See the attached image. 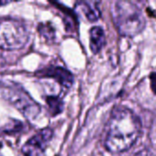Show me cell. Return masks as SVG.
I'll list each match as a JSON object with an SVG mask.
<instances>
[{
  "mask_svg": "<svg viewBox=\"0 0 156 156\" xmlns=\"http://www.w3.org/2000/svg\"><path fill=\"white\" fill-rule=\"evenodd\" d=\"M80 10L84 13L86 18L90 22H95L101 17L99 3L94 1H84L78 3Z\"/></svg>",
  "mask_w": 156,
  "mask_h": 156,
  "instance_id": "ba28073f",
  "label": "cell"
},
{
  "mask_svg": "<svg viewBox=\"0 0 156 156\" xmlns=\"http://www.w3.org/2000/svg\"><path fill=\"white\" fill-rule=\"evenodd\" d=\"M38 32L40 35L48 40H51L55 37V28L50 23H41L38 25Z\"/></svg>",
  "mask_w": 156,
  "mask_h": 156,
  "instance_id": "30bf717a",
  "label": "cell"
},
{
  "mask_svg": "<svg viewBox=\"0 0 156 156\" xmlns=\"http://www.w3.org/2000/svg\"><path fill=\"white\" fill-rule=\"evenodd\" d=\"M3 97L17 109L27 119L34 120L40 112L39 105L22 88L16 85H7L2 89Z\"/></svg>",
  "mask_w": 156,
  "mask_h": 156,
  "instance_id": "277c9868",
  "label": "cell"
},
{
  "mask_svg": "<svg viewBox=\"0 0 156 156\" xmlns=\"http://www.w3.org/2000/svg\"><path fill=\"white\" fill-rule=\"evenodd\" d=\"M37 75L41 77H47V78H52L56 80L61 86L64 88H70L73 84V76L72 74L62 67H54L50 66L44 69H42L40 72L37 73Z\"/></svg>",
  "mask_w": 156,
  "mask_h": 156,
  "instance_id": "8992f818",
  "label": "cell"
},
{
  "mask_svg": "<svg viewBox=\"0 0 156 156\" xmlns=\"http://www.w3.org/2000/svg\"><path fill=\"white\" fill-rule=\"evenodd\" d=\"M106 43L105 33L102 27H93L90 31V48L94 54L99 53Z\"/></svg>",
  "mask_w": 156,
  "mask_h": 156,
  "instance_id": "52a82bcc",
  "label": "cell"
},
{
  "mask_svg": "<svg viewBox=\"0 0 156 156\" xmlns=\"http://www.w3.org/2000/svg\"><path fill=\"white\" fill-rule=\"evenodd\" d=\"M150 82H151V89L153 92L156 95V72H152L150 75Z\"/></svg>",
  "mask_w": 156,
  "mask_h": 156,
  "instance_id": "7c38bea8",
  "label": "cell"
},
{
  "mask_svg": "<svg viewBox=\"0 0 156 156\" xmlns=\"http://www.w3.org/2000/svg\"><path fill=\"white\" fill-rule=\"evenodd\" d=\"M53 137V131L50 128H45L39 131L22 147V153L25 156H45L47 147Z\"/></svg>",
  "mask_w": 156,
  "mask_h": 156,
  "instance_id": "5b68a950",
  "label": "cell"
},
{
  "mask_svg": "<svg viewBox=\"0 0 156 156\" xmlns=\"http://www.w3.org/2000/svg\"><path fill=\"white\" fill-rule=\"evenodd\" d=\"M22 127V123L16 120H11V122H7L3 125V131L5 133H9V132H15V131H19L20 128Z\"/></svg>",
  "mask_w": 156,
  "mask_h": 156,
  "instance_id": "8fae6325",
  "label": "cell"
},
{
  "mask_svg": "<svg viewBox=\"0 0 156 156\" xmlns=\"http://www.w3.org/2000/svg\"><path fill=\"white\" fill-rule=\"evenodd\" d=\"M47 104L52 116H56L63 111V101L58 96H48L47 98Z\"/></svg>",
  "mask_w": 156,
  "mask_h": 156,
  "instance_id": "9c48e42d",
  "label": "cell"
},
{
  "mask_svg": "<svg viewBox=\"0 0 156 156\" xmlns=\"http://www.w3.org/2000/svg\"><path fill=\"white\" fill-rule=\"evenodd\" d=\"M9 3H10V1H0V6L1 5H7Z\"/></svg>",
  "mask_w": 156,
  "mask_h": 156,
  "instance_id": "4fadbf2b",
  "label": "cell"
},
{
  "mask_svg": "<svg viewBox=\"0 0 156 156\" xmlns=\"http://www.w3.org/2000/svg\"><path fill=\"white\" fill-rule=\"evenodd\" d=\"M112 13L114 26L122 37H135L145 27L146 20L142 9L131 1L115 2Z\"/></svg>",
  "mask_w": 156,
  "mask_h": 156,
  "instance_id": "7a4b0ae2",
  "label": "cell"
},
{
  "mask_svg": "<svg viewBox=\"0 0 156 156\" xmlns=\"http://www.w3.org/2000/svg\"><path fill=\"white\" fill-rule=\"evenodd\" d=\"M28 37V30L21 21L5 19L0 22V48L20 49L27 44Z\"/></svg>",
  "mask_w": 156,
  "mask_h": 156,
  "instance_id": "3957f363",
  "label": "cell"
},
{
  "mask_svg": "<svg viewBox=\"0 0 156 156\" xmlns=\"http://www.w3.org/2000/svg\"><path fill=\"white\" fill-rule=\"evenodd\" d=\"M0 156H1V155H0Z\"/></svg>",
  "mask_w": 156,
  "mask_h": 156,
  "instance_id": "5bb4252c",
  "label": "cell"
},
{
  "mask_svg": "<svg viewBox=\"0 0 156 156\" xmlns=\"http://www.w3.org/2000/svg\"><path fill=\"white\" fill-rule=\"evenodd\" d=\"M142 133V122L130 109L115 108L109 118L105 136V148L112 154L129 150Z\"/></svg>",
  "mask_w": 156,
  "mask_h": 156,
  "instance_id": "6da1fadb",
  "label": "cell"
}]
</instances>
